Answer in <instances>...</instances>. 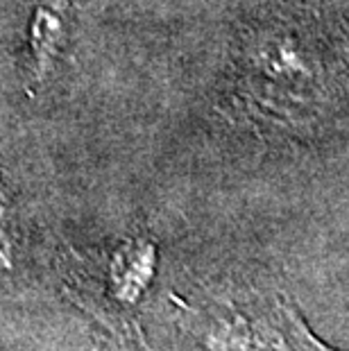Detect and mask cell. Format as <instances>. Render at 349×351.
Here are the masks:
<instances>
[{
	"instance_id": "cell-1",
	"label": "cell",
	"mask_w": 349,
	"mask_h": 351,
	"mask_svg": "<svg viewBox=\"0 0 349 351\" xmlns=\"http://www.w3.org/2000/svg\"><path fill=\"white\" fill-rule=\"evenodd\" d=\"M69 27L71 7L66 5V0H48L36 10L29 23V86H39L48 80L64 46L69 43Z\"/></svg>"
}]
</instances>
